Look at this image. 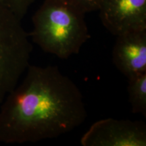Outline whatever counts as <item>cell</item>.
<instances>
[{
  "mask_svg": "<svg viewBox=\"0 0 146 146\" xmlns=\"http://www.w3.org/2000/svg\"><path fill=\"white\" fill-rule=\"evenodd\" d=\"M0 104V142L36 143L57 138L85 123L81 91L57 66L30 64Z\"/></svg>",
  "mask_w": 146,
  "mask_h": 146,
  "instance_id": "1",
  "label": "cell"
},
{
  "mask_svg": "<svg viewBox=\"0 0 146 146\" xmlns=\"http://www.w3.org/2000/svg\"><path fill=\"white\" fill-rule=\"evenodd\" d=\"M9 9H10L20 19L26 15L29 9L35 0H1Z\"/></svg>",
  "mask_w": 146,
  "mask_h": 146,
  "instance_id": "8",
  "label": "cell"
},
{
  "mask_svg": "<svg viewBox=\"0 0 146 146\" xmlns=\"http://www.w3.org/2000/svg\"><path fill=\"white\" fill-rule=\"evenodd\" d=\"M98 12L103 26L115 36L146 30V0H102Z\"/></svg>",
  "mask_w": 146,
  "mask_h": 146,
  "instance_id": "5",
  "label": "cell"
},
{
  "mask_svg": "<svg viewBox=\"0 0 146 146\" xmlns=\"http://www.w3.org/2000/svg\"><path fill=\"white\" fill-rule=\"evenodd\" d=\"M127 93L131 112L146 116V72L127 78Z\"/></svg>",
  "mask_w": 146,
  "mask_h": 146,
  "instance_id": "7",
  "label": "cell"
},
{
  "mask_svg": "<svg viewBox=\"0 0 146 146\" xmlns=\"http://www.w3.org/2000/svg\"><path fill=\"white\" fill-rule=\"evenodd\" d=\"M21 21L0 0V104L31 64L33 45Z\"/></svg>",
  "mask_w": 146,
  "mask_h": 146,
  "instance_id": "3",
  "label": "cell"
},
{
  "mask_svg": "<svg viewBox=\"0 0 146 146\" xmlns=\"http://www.w3.org/2000/svg\"><path fill=\"white\" fill-rule=\"evenodd\" d=\"M115 67L127 78L146 72V30L116 36L112 52Z\"/></svg>",
  "mask_w": 146,
  "mask_h": 146,
  "instance_id": "6",
  "label": "cell"
},
{
  "mask_svg": "<svg viewBox=\"0 0 146 146\" xmlns=\"http://www.w3.org/2000/svg\"><path fill=\"white\" fill-rule=\"evenodd\" d=\"M75 7L85 14L98 11L102 0H62Z\"/></svg>",
  "mask_w": 146,
  "mask_h": 146,
  "instance_id": "9",
  "label": "cell"
},
{
  "mask_svg": "<svg viewBox=\"0 0 146 146\" xmlns=\"http://www.w3.org/2000/svg\"><path fill=\"white\" fill-rule=\"evenodd\" d=\"M32 41L60 59L78 54L90 39L85 14L62 0H44L32 17Z\"/></svg>",
  "mask_w": 146,
  "mask_h": 146,
  "instance_id": "2",
  "label": "cell"
},
{
  "mask_svg": "<svg viewBox=\"0 0 146 146\" xmlns=\"http://www.w3.org/2000/svg\"><path fill=\"white\" fill-rule=\"evenodd\" d=\"M80 142L83 146H145L146 125L142 121L104 118L93 123Z\"/></svg>",
  "mask_w": 146,
  "mask_h": 146,
  "instance_id": "4",
  "label": "cell"
}]
</instances>
